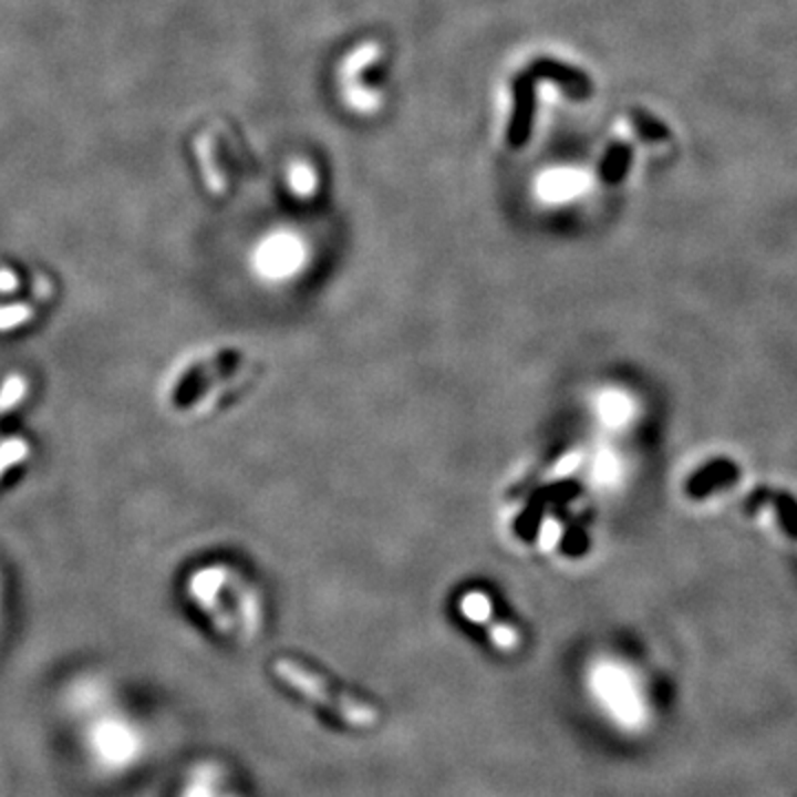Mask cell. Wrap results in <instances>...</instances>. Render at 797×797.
Returning a JSON list of instances; mask_svg holds the SVG:
<instances>
[{
  "label": "cell",
  "instance_id": "obj_3",
  "mask_svg": "<svg viewBox=\"0 0 797 797\" xmlns=\"http://www.w3.org/2000/svg\"><path fill=\"white\" fill-rule=\"evenodd\" d=\"M739 480V467L726 456H717L697 467L684 483V494L691 500H704L711 494L733 487Z\"/></svg>",
  "mask_w": 797,
  "mask_h": 797
},
{
  "label": "cell",
  "instance_id": "obj_9",
  "mask_svg": "<svg viewBox=\"0 0 797 797\" xmlns=\"http://www.w3.org/2000/svg\"><path fill=\"white\" fill-rule=\"evenodd\" d=\"M29 317H31V308H27V306L0 308V330H9V328L27 321Z\"/></svg>",
  "mask_w": 797,
  "mask_h": 797
},
{
  "label": "cell",
  "instance_id": "obj_1",
  "mask_svg": "<svg viewBox=\"0 0 797 797\" xmlns=\"http://www.w3.org/2000/svg\"><path fill=\"white\" fill-rule=\"evenodd\" d=\"M80 753L89 768L102 777H122L137 770L148 751L146 724L131 708L120 706L102 689H77L69 695Z\"/></svg>",
  "mask_w": 797,
  "mask_h": 797
},
{
  "label": "cell",
  "instance_id": "obj_10",
  "mask_svg": "<svg viewBox=\"0 0 797 797\" xmlns=\"http://www.w3.org/2000/svg\"><path fill=\"white\" fill-rule=\"evenodd\" d=\"M770 496H773V491H770L768 487H757V489H753V494H751V496L746 498V503H744L746 511H748V514L759 511V509L770 500Z\"/></svg>",
  "mask_w": 797,
  "mask_h": 797
},
{
  "label": "cell",
  "instance_id": "obj_6",
  "mask_svg": "<svg viewBox=\"0 0 797 797\" xmlns=\"http://www.w3.org/2000/svg\"><path fill=\"white\" fill-rule=\"evenodd\" d=\"M770 503H773V509H775L782 531L790 540H797V498L790 491L779 489V491H773Z\"/></svg>",
  "mask_w": 797,
  "mask_h": 797
},
{
  "label": "cell",
  "instance_id": "obj_4",
  "mask_svg": "<svg viewBox=\"0 0 797 797\" xmlns=\"http://www.w3.org/2000/svg\"><path fill=\"white\" fill-rule=\"evenodd\" d=\"M175 797H241L232 788H226V770L217 762H199L193 764Z\"/></svg>",
  "mask_w": 797,
  "mask_h": 797
},
{
  "label": "cell",
  "instance_id": "obj_2",
  "mask_svg": "<svg viewBox=\"0 0 797 797\" xmlns=\"http://www.w3.org/2000/svg\"><path fill=\"white\" fill-rule=\"evenodd\" d=\"M272 675L297 697L317 706L328 717L339 724L356 731H370L381 722V711L376 704L350 693L348 689L334 684L323 673L306 666L292 658H277L272 662Z\"/></svg>",
  "mask_w": 797,
  "mask_h": 797
},
{
  "label": "cell",
  "instance_id": "obj_5",
  "mask_svg": "<svg viewBox=\"0 0 797 797\" xmlns=\"http://www.w3.org/2000/svg\"><path fill=\"white\" fill-rule=\"evenodd\" d=\"M460 611L465 613L467 620L476 622V624H483L489 633V640L503 649V651H511L520 644V635L514 627L505 624V622H498V620H491L489 615V600L483 596V593H467L463 600H460Z\"/></svg>",
  "mask_w": 797,
  "mask_h": 797
},
{
  "label": "cell",
  "instance_id": "obj_8",
  "mask_svg": "<svg viewBox=\"0 0 797 797\" xmlns=\"http://www.w3.org/2000/svg\"><path fill=\"white\" fill-rule=\"evenodd\" d=\"M24 454H27V445H24L20 438L7 441V443L0 447V474H2L7 467L15 465Z\"/></svg>",
  "mask_w": 797,
  "mask_h": 797
},
{
  "label": "cell",
  "instance_id": "obj_7",
  "mask_svg": "<svg viewBox=\"0 0 797 797\" xmlns=\"http://www.w3.org/2000/svg\"><path fill=\"white\" fill-rule=\"evenodd\" d=\"M24 381L20 376H11L7 379V383L0 390V414H4L13 403H18L24 396Z\"/></svg>",
  "mask_w": 797,
  "mask_h": 797
}]
</instances>
